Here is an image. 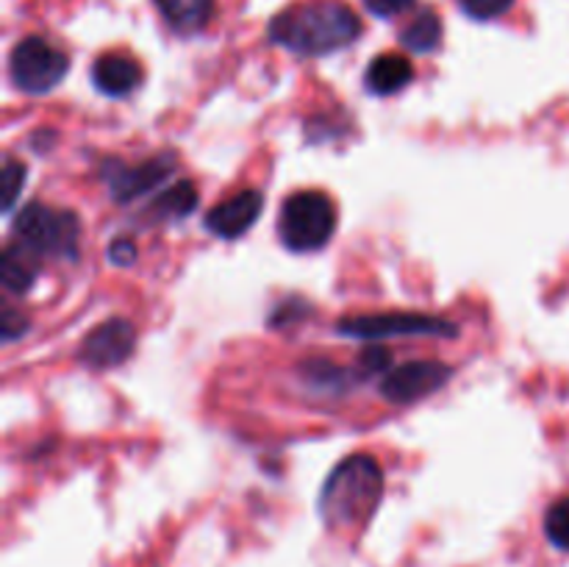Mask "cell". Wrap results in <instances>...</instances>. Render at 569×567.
<instances>
[{"mask_svg":"<svg viewBox=\"0 0 569 567\" xmlns=\"http://www.w3.org/2000/svg\"><path fill=\"white\" fill-rule=\"evenodd\" d=\"M361 33V20L339 0L295 6L270 22V39L300 56H326L353 44Z\"/></svg>","mask_w":569,"mask_h":567,"instance_id":"cell-1","label":"cell"},{"mask_svg":"<svg viewBox=\"0 0 569 567\" xmlns=\"http://www.w3.org/2000/svg\"><path fill=\"white\" fill-rule=\"evenodd\" d=\"M383 495V470L372 456H348L333 467L320 493V517L328 528H359L378 509Z\"/></svg>","mask_w":569,"mask_h":567,"instance_id":"cell-2","label":"cell"},{"mask_svg":"<svg viewBox=\"0 0 569 567\" xmlns=\"http://www.w3.org/2000/svg\"><path fill=\"white\" fill-rule=\"evenodd\" d=\"M337 228L331 198L317 189H300L283 200L278 211V237L295 253H309L328 245Z\"/></svg>","mask_w":569,"mask_h":567,"instance_id":"cell-3","label":"cell"},{"mask_svg":"<svg viewBox=\"0 0 569 567\" xmlns=\"http://www.w3.org/2000/svg\"><path fill=\"white\" fill-rule=\"evenodd\" d=\"M14 237L22 248L37 256H53V259L76 261L78 237L81 226L72 211L53 209L44 203H28L14 217Z\"/></svg>","mask_w":569,"mask_h":567,"instance_id":"cell-4","label":"cell"},{"mask_svg":"<svg viewBox=\"0 0 569 567\" xmlns=\"http://www.w3.org/2000/svg\"><path fill=\"white\" fill-rule=\"evenodd\" d=\"M70 70V59L42 37H26L14 44L9 59L11 81L20 92L44 94Z\"/></svg>","mask_w":569,"mask_h":567,"instance_id":"cell-5","label":"cell"},{"mask_svg":"<svg viewBox=\"0 0 569 567\" xmlns=\"http://www.w3.org/2000/svg\"><path fill=\"white\" fill-rule=\"evenodd\" d=\"M337 331L345 337L383 339L406 337V334H433V337H453V322L431 315H411V311H389V315H350L337 322Z\"/></svg>","mask_w":569,"mask_h":567,"instance_id":"cell-6","label":"cell"},{"mask_svg":"<svg viewBox=\"0 0 569 567\" xmlns=\"http://www.w3.org/2000/svg\"><path fill=\"white\" fill-rule=\"evenodd\" d=\"M450 376H453V370L442 361H406L383 378L381 392L392 404H415V400H422L442 389L450 381Z\"/></svg>","mask_w":569,"mask_h":567,"instance_id":"cell-7","label":"cell"},{"mask_svg":"<svg viewBox=\"0 0 569 567\" xmlns=\"http://www.w3.org/2000/svg\"><path fill=\"white\" fill-rule=\"evenodd\" d=\"M176 170V159L172 153H161L156 159L142 161V165H122V161L111 159L103 165V178L109 183L111 195H114L120 203L139 198V195L153 192L159 183H164L170 178V172Z\"/></svg>","mask_w":569,"mask_h":567,"instance_id":"cell-8","label":"cell"},{"mask_svg":"<svg viewBox=\"0 0 569 567\" xmlns=\"http://www.w3.org/2000/svg\"><path fill=\"white\" fill-rule=\"evenodd\" d=\"M133 345H137V328L126 317H111L83 339L78 359L94 370H109L133 354Z\"/></svg>","mask_w":569,"mask_h":567,"instance_id":"cell-9","label":"cell"},{"mask_svg":"<svg viewBox=\"0 0 569 567\" xmlns=\"http://www.w3.org/2000/svg\"><path fill=\"white\" fill-rule=\"evenodd\" d=\"M264 209V198L256 189H242L228 200L217 203L206 215V228L220 239H237L256 226Z\"/></svg>","mask_w":569,"mask_h":567,"instance_id":"cell-10","label":"cell"},{"mask_svg":"<svg viewBox=\"0 0 569 567\" xmlns=\"http://www.w3.org/2000/svg\"><path fill=\"white\" fill-rule=\"evenodd\" d=\"M144 70L137 59L122 53H106L92 64V83L109 98H126L142 83Z\"/></svg>","mask_w":569,"mask_h":567,"instance_id":"cell-11","label":"cell"},{"mask_svg":"<svg viewBox=\"0 0 569 567\" xmlns=\"http://www.w3.org/2000/svg\"><path fill=\"white\" fill-rule=\"evenodd\" d=\"M411 78H415V64H411L406 56L381 53L370 61V67H367L365 87L367 92L387 98V94H395L400 92V89L409 87Z\"/></svg>","mask_w":569,"mask_h":567,"instance_id":"cell-12","label":"cell"},{"mask_svg":"<svg viewBox=\"0 0 569 567\" xmlns=\"http://www.w3.org/2000/svg\"><path fill=\"white\" fill-rule=\"evenodd\" d=\"M167 26L178 33H198L214 11V0H156Z\"/></svg>","mask_w":569,"mask_h":567,"instance_id":"cell-13","label":"cell"},{"mask_svg":"<svg viewBox=\"0 0 569 567\" xmlns=\"http://www.w3.org/2000/svg\"><path fill=\"white\" fill-rule=\"evenodd\" d=\"M37 272L39 267L28 253V248H22L20 242L6 245L3 256H0V281H3L6 292L26 295L37 281Z\"/></svg>","mask_w":569,"mask_h":567,"instance_id":"cell-14","label":"cell"},{"mask_svg":"<svg viewBox=\"0 0 569 567\" xmlns=\"http://www.w3.org/2000/svg\"><path fill=\"white\" fill-rule=\"evenodd\" d=\"M400 42H403V48L415 50V53H431V50H437L439 42H442V22H439V17L433 14L431 9L420 11V14L403 28Z\"/></svg>","mask_w":569,"mask_h":567,"instance_id":"cell-15","label":"cell"},{"mask_svg":"<svg viewBox=\"0 0 569 567\" xmlns=\"http://www.w3.org/2000/svg\"><path fill=\"white\" fill-rule=\"evenodd\" d=\"M198 206V189L192 181H178L172 183L167 192L159 195L153 203V215L159 217H183Z\"/></svg>","mask_w":569,"mask_h":567,"instance_id":"cell-16","label":"cell"},{"mask_svg":"<svg viewBox=\"0 0 569 567\" xmlns=\"http://www.w3.org/2000/svg\"><path fill=\"white\" fill-rule=\"evenodd\" d=\"M545 534L559 550H569V495L556 500L545 515Z\"/></svg>","mask_w":569,"mask_h":567,"instance_id":"cell-17","label":"cell"},{"mask_svg":"<svg viewBox=\"0 0 569 567\" xmlns=\"http://www.w3.org/2000/svg\"><path fill=\"white\" fill-rule=\"evenodd\" d=\"M22 183H26V167L9 156V159L3 161V178H0V192H3V209L6 211L14 209L17 198H20Z\"/></svg>","mask_w":569,"mask_h":567,"instance_id":"cell-18","label":"cell"},{"mask_svg":"<svg viewBox=\"0 0 569 567\" xmlns=\"http://www.w3.org/2000/svg\"><path fill=\"white\" fill-rule=\"evenodd\" d=\"M515 6V0H461V9L472 20H495L506 14Z\"/></svg>","mask_w":569,"mask_h":567,"instance_id":"cell-19","label":"cell"},{"mask_svg":"<svg viewBox=\"0 0 569 567\" xmlns=\"http://www.w3.org/2000/svg\"><path fill=\"white\" fill-rule=\"evenodd\" d=\"M0 328H3L6 342H11V339L22 337V334L28 331V320L20 315V311L11 309V306H3V315H0Z\"/></svg>","mask_w":569,"mask_h":567,"instance_id":"cell-20","label":"cell"},{"mask_svg":"<svg viewBox=\"0 0 569 567\" xmlns=\"http://www.w3.org/2000/svg\"><path fill=\"white\" fill-rule=\"evenodd\" d=\"M109 261L111 265H120V267L133 265V261H137V245L126 237L114 239V242L109 245Z\"/></svg>","mask_w":569,"mask_h":567,"instance_id":"cell-21","label":"cell"},{"mask_svg":"<svg viewBox=\"0 0 569 567\" xmlns=\"http://www.w3.org/2000/svg\"><path fill=\"white\" fill-rule=\"evenodd\" d=\"M361 3L367 6V11H370V14L389 20V17H395V14H400V11L409 9L415 0H361Z\"/></svg>","mask_w":569,"mask_h":567,"instance_id":"cell-22","label":"cell"},{"mask_svg":"<svg viewBox=\"0 0 569 567\" xmlns=\"http://www.w3.org/2000/svg\"><path fill=\"white\" fill-rule=\"evenodd\" d=\"M389 361H392V356H389L387 348H367L365 354H361V370H365L367 376L383 372L389 367Z\"/></svg>","mask_w":569,"mask_h":567,"instance_id":"cell-23","label":"cell"}]
</instances>
